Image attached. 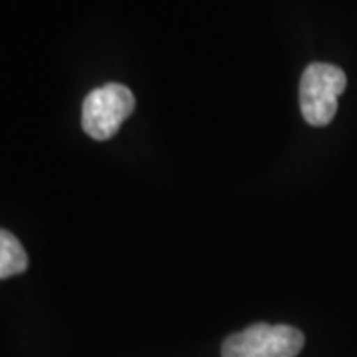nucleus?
Segmentation results:
<instances>
[{"label":"nucleus","instance_id":"f257e3e1","mask_svg":"<svg viewBox=\"0 0 357 357\" xmlns=\"http://www.w3.org/2000/svg\"><path fill=\"white\" fill-rule=\"evenodd\" d=\"M347 77L333 64L314 62L300 79V109L310 126L324 128L337 112V98L344 93Z\"/></svg>","mask_w":357,"mask_h":357},{"label":"nucleus","instance_id":"f03ea898","mask_svg":"<svg viewBox=\"0 0 357 357\" xmlns=\"http://www.w3.org/2000/svg\"><path fill=\"white\" fill-rule=\"evenodd\" d=\"M135 109V96L123 84H105L89 91L82 107V128L91 139L107 141Z\"/></svg>","mask_w":357,"mask_h":357},{"label":"nucleus","instance_id":"7ed1b4c3","mask_svg":"<svg viewBox=\"0 0 357 357\" xmlns=\"http://www.w3.org/2000/svg\"><path fill=\"white\" fill-rule=\"evenodd\" d=\"M304 342V333L292 326L255 324L229 335L220 354L222 357H296Z\"/></svg>","mask_w":357,"mask_h":357},{"label":"nucleus","instance_id":"20e7f679","mask_svg":"<svg viewBox=\"0 0 357 357\" xmlns=\"http://www.w3.org/2000/svg\"><path fill=\"white\" fill-rule=\"evenodd\" d=\"M28 268V255L20 241L8 230L0 229V280L22 274Z\"/></svg>","mask_w":357,"mask_h":357}]
</instances>
